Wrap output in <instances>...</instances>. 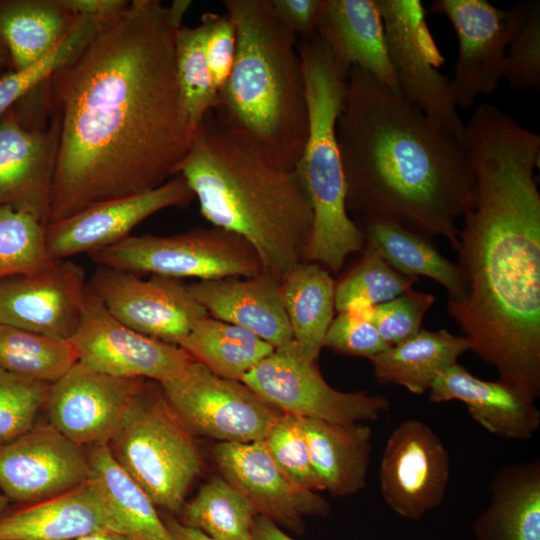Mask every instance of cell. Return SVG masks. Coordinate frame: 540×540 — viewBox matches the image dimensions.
<instances>
[{
  "label": "cell",
  "instance_id": "51",
  "mask_svg": "<svg viewBox=\"0 0 540 540\" xmlns=\"http://www.w3.org/2000/svg\"><path fill=\"white\" fill-rule=\"evenodd\" d=\"M10 61L9 54L0 39V68L5 66Z\"/></svg>",
  "mask_w": 540,
  "mask_h": 540
},
{
  "label": "cell",
  "instance_id": "47",
  "mask_svg": "<svg viewBox=\"0 0 540 540\" xmlns=\"http://www.w3.org/2000/svg\"><path fill=\"white\" fill-rule=\"evenodd\" d=\"M69 12L77 16L104 19L123 10L130 1L126 0H59Z\"/></svg>",
  "mask_w": 540,
  "mask_h": 540
},
{
  "label": "cell",
  "instance_id": "7",
  "mask_svg": "<svg viewBox=\"0 0 540 540\" xmlns=\"http://www.w3.org/2000/svg\"><path fill=\"white\" fill-rule=\"evenodd\" d=\"M107 445L156 506L181 512L202 459L193 435L176 417L159 384L146 381Z\"/></svg>",
  "mask_w": 540,
  "mask_h": 540
},
{
  "label": "cell",
  "instance_id": "21",
  "mask_svg": "<svg viewBox=\"0 0 540 540\" xmlns=\"http://www.w3.org/2000/svg\"><path fill=\"white\" fill-rule=\"evenodd\" d=\"M57 145L55 123L30 129L12 107L0 116V206L27 211L45 225Z\"/></svg>",
  "mask_w": 540,
  "mask_h": 540
},
{
  "label": "cell",
  "instance_id": "8",
  "mask_svg": "<svg viewBox=\"0 0 540 540\" xmlns=\"http://www.w3.org/2000/svg\"><path fill=\"white\" fill-rule=\"evenodd\" d=\"M88 255L98 266L179 280L248 278L263 272L245 239L215 226L173 235H130Z\"/></svg>",
  "mask_w": 540,
  "mask_h": 540
},
{
  "label": "cell",
  "instance_id": "30",
  "mask_svg": "<svg viewBox=\"0 0 540 540\" xmlns=\"http://www.w3.org/2000/svg\"><path fill=\"white\" fill-rule=\"evenodd\" d=\"M75 17L59 0H1L0 39L12 70L24 69L48 55Z\"/></svg>",
  "mask_w": 540,
  "mask_h": 540
},
{
  "label": "cell",
  "instance_id": "50",
  "mask_svg": "<svg viewBox=\"0 0 540 540\" xmlns=\"http://www.w3.org/2000/svg\"><path fill=\"white\" fill-rule=\"evenodd\" d=\"M76 540H132L126 535L116 533V532H100L90 534Z\"/></svg>",
  "mask_w": 540,
  "mask_h": 540
},
{
  "label": "cell",
  "instance_id": "27",
  "mask_svg": "<svg viewBox=\"0 0 540 540\" xmlns=\"http://www.w3.org/2000/svg\"><path fill=\"white\" fill-rule=\"evenodd\" d=\"M313 470L322 490L353 495L366 486L372 429L365 422L333 423L301 418Z\"/></svg>",
  "mask_w": 540,
  "mask_h": 540
},
{
  "label": "cell",
  "instance_id": "13",
  "mask_svg": "<svg viewBox=\"0 0 540 540\" xmlns=\"http://www.w3.org/2000/svg\"><path fill=\"white\" fill-rule=\"evenodd\" d=\"M69 341L78 363L118 378L163 384L180 376L194 361L180 346L141 334L118 321L88 284L83 319Z\"/></svg>",
  "mask_w": 540,
  "mask_h": 540
},
{
  "label": "cell",
  "instance_id": "2",
  "mask_svg": "<svg viewBox=\"0 0 540 540\" xmlns=\"http://www.w3.org/2000/svg\"><path fill=\"white\" fill-rule=\"evenodd\" d=\"M474 195L457 248L467 293L447 302L469 350L528 400L540 395V136L496 106L465 123Z\"/></svg>",
  "mask_w": 540,
  "mask_h": 540
},
{
  "label": "cell",
  "instance_id": "14",
  "mask_svg": "<svg viewBox=\"0 0 540 540\" xmlns=\"http://www.w3.org/2000/svg\"><path fill=\"white\" fill-rule=\"evenodd\" d=\"M107 311L127 327L178 345L194 324L209 316L179 279L98 266L87 281Z\"/></svg>",
  "mask_w": 540,
  "mask_h": 540
},
{
  "label": "cell",
  "instance_id": "52",
  "mask_svg": "<svg viewBox=\"0 0 540 540\" xmlns=\"http://www.w3.org/2000/svg\"><path fill=\"white\" fill-rule=\"evenodd\" d=\"M9 502H10L9 499L3 493L0 492V516L2 515V513L8 506Z\"/></svg>",
  "mask_w": 540,
  "mask_h": 540
},
{
  "label": "cell",
  "instance_id": "26",
  "mask_svg": "<svg viewBox=\"0 0 540 540\" xmlns=\"http://www.w3.org/2000/svg\"><path fill=\"white\" fill-rule=\"evenodd\" d=\"M490 490L473 523L475 540H540L539 458L499 468Z\"/></svg>",
  "mask_w": 540,
  "mask_h": 540
},
{
  "label": "cell",
  "instance_id": "36",
  "mask_svg": "<svg viewBox=\"0 0 540 540\" xmlns=\"http://www.w3.org/2000/svg\"><path fill=\"white\" fill-rule=\"evenodd\" d=\"M45 223L10 205L0 206V281L51 267Z\"/></svg>",
  "mask_w": 540,
  "mask_h": 540
},
{
  "label": "cell",
  "instance_id": "48",
  "mask_svg": "<svg viewBox=\"0 0 540 540\" xmlns=\"http://www.w3.org/2000/svg\"><path fill=\"white\" fill-rule=\"evenodd\" d=\"M252 540H295L288 536L271 519L257 515L252 530Z\"/></svg>",
  "mask_w": 540,
  "mask_h": 540
},
{
  "label": "cell",
  "instance_id": "3",
  "mask_svg": "<svg viewBox=\"0 0 540 540\" xmlns=\"http://www.w3.org/2000/svg\"><path fill=\"white\" fill-rule=\"evenodd\" d=\"M336 135L348 213L397 222L459 245L474 175L465 142L368 72L353 67Z\"/></svg>",
  "mask_w": 540,
  "mask_h": 540
},
{
  "label": "cell",
  "instance_id": "10",
  "mask_svg": "<svg viewBox=\"0 0 540 540\" xmlns=\"http://www.w3.org/2000/svg\"><path fill=\"white\" fill-rule=\"evenodd\" d=\"M315 362L305 358L293 341L275 348L242 382L269 405L301 418L348 424L375 421L389 409L383 395L334 389Z\"/></svg>",
  "mask_w": 540,
  "mask_h": 540
},
{
  "label": "cell",
  "instance_id": "16",
  "mask_svg": "<svg viewBox=\"0 0 540 540\" xmlns=\"http://www.w3.org/2000/svg\"><path fill=\"white\" fill-rule=\"evenodd\" d=\"M145 383L99 373L77 362L49 385L44 403L49 424L82 447L108 444Z\"/></svg>",
  "mask_w": 540,
  "mask_h": 540
},
{
  "label": "cell",
  "instance_id": "40",
  "mask_svg": "<svg viewBox=\"0 0 540 540\" xmlns=\"http://www.w3.org/2000/svg\"><path fill=\"white\" fill-rule=\"evenodd\" d=\"M48 388L49 384L0 368V443L18 437L35 425Z\"/></svg>",
  "mask_w": 540,
  "mask_h": 540
},
{
  "label": "cell",
  "instance_id": "35",
  "mask_svg": "<svg viewBox=\"0 0 540 540\" xmlns=\"http://www.w3.org/2000/svg\"><path fill=\"white\" fill-rule=\"evenodd\" d=\"M77 363L69 340L0 323V368L17 376L52 384Z\"/></svg>",
  "mask_w": 540,
  "mask_h": 540
},
{
  "label": "cell",
  "instance_id": "33",
  "mask_svg": "<svg viewBox=\"0 0 540 540\" xmlns=\"http://www.w3.org/2000/svg\"><path fill=\"white\" fill-rule=\"evenodd\" d=\"M179 346L214 374L236 381L275 349L251 331L210 315L198 320Z\"/></svg>",
  "mask_w": 540,
  "mask_h": 540
},
{
  "label": "cell",
  "instance_id": "37",
  "mask_svg": "<svg viewBox=\"0 0 540 540\" xmlns=\"http://www.w3.org/2000/svg\"><path fill=\"white\" fill-rule=\"evenodd\" d=\"M175 64L179 89L188 117L195 128L217 105L205 50V25L182 26L175 34Z\"/></svg>",
  "mask_w": 540,
  "mask_h": 540
},
{
  "label": "cell",
  "instance_id": "45",
  "mask_svg": "<svg viewBox=\"0 0 540 540\" xmlns=\"http://www.w3.org/2000/svg\"><path fill=\"white\" fill-rule=\"evenodd\" d=\"M205 25V50L213 84L219 92L225 85L236 54V28L232 19L206 12L200 20Z\"/></svg>",
  "mask_w": 540,
  "mask_h": 540
},
{
  "label": "cell",
  "instance_id": "49",
  "mask_svg": "<svg viewBox=\"0 0 540 540\" xmlns=\"http://www.w3.org/2000/svg\"><path fill=\"white\" fill-rule=\"evenodd\" d=\"M165 524L174 540H215L200 530L189 527L176 520H168Z\"/></svg>",
  "mask_w": 540,
  "mask_h": 540
},
{
  "label": "cell",
  "instance_id": "39",
  "mask_svg": "<svg viewBox=\"0 0 540 540\" xmlns=\"http://www.w3.org/2000/svg\"><path fill=\"white\" fill-rule=\"evenodd\" d=\"M100 20L76 15L68 32L48 55L24 69L0 76V116L69 61L92 37Z\"/></svg>",
  "mask_w": 540,
  "mask_h": 540
},
{
  "label": "cell",
  "instance_id": "15",
  "mask_svg": "<svg viewBox=\"0 0 540 540\" xmlns=\"http://www.w3.org/2000/svg\"><path fill=\"white\" fill-rule=\"evenodd\" d=\"M450 479V457L425 422L408 419L388 437L379 482L385 503L398 515L418 520L443 501Z\"/></svg>",
  "mask_w": 540,
  "mask_h": 540
},
{
  "label": "cell",
  "instance_id": "46",
  "mask_svg": "<svg viewBox=\"0 0 540 540\" xmlns=\"http://www.w3.org/2000/svg\"><path fill=\"white\" fill-rule=\"evenodd\" d=\"M281 22L302 41L316 36L322 0H271Z\"/></svg>",
  "mask_w": 540,
  "mask_h": 540
},
{
  "label": "cell",
  "instance_id": "23",
  "mask_svg": "<svg viewBox=\"0 0 540 540\" xmlns=\"http://www.w3.org/2000/svg\"><path fill=\"white\" fill-rule=\"evenodd\" d=\"M100 532L125 535L118 518L89 480L0 517V540H76Z\"/></svg>",
  "mask_w": 540,
  "mask_h": 540
},
{
  "label": "cell",
  "instance_id": "18",
  "mask_svg": "<svg viewBox=\"0 0 540 540\" xmlns=\"http://www.w3.org/2000/svg\"><path fill=\"white\" fill-rule=\"evenodd\" d=\"M87 282L84 269L57 260L51 267L0 281V323L70 340L83 319Z\"/></svg>",
  "mask_w": 540,
  "mask_h": 540
},
{
  "label": "cell",
  "instance_id": "5",
  "mask_svg": "<svg viewBox=\"0 0 540 540\" xmlns=\"http://www.w3.org/2000/svg\"><path fill=\"white\" fill-rule=\"evenodd\" d=\"M222 3L236 28V54L210 113L234 141L275 167L294 170L309 129L297 37L271 0Z\"/></svg>",
  "mask_w": 540,
  "mask_h": 540
},
{
  "label": "cell",
  "instance_id": "9",
  "mask_svg": "<svg viewBox=\"0 0 540 540\" xmlns=\"http://www.w3.org/2000/svg\"><path fill=\"white\" fill-rule=\"evenodd\" d=\"M159 385L192 435L220 442L263 440L283 414L242 381L220 377L195 360L180 376Z\"/></svg>",
  "mask_w": 540,
  "mask_h": 540
},
{
  "label": "cell",
  "instance_id": "38",
  "mask_svg": "<svg viewBox=\"0 0 540 540\" xmlns=\"http://www.w3.org/2000/svg\"><path fill=\"white\" fill-rule=\"evenodd\" d=\"M418 277L400 273L368 247L360 261L335 284V310L375 306L413 288Z\"/></svg>",
  "mask_w": 540,
  "mask_h": 540
},
{
  "label": "cell",
  "instance_id": "19",
  "mask_svg": "<svg viewBox=\"0 0 540 540\" xmlns=\"http://www.w3.org/2000/svg\"><path fill=\"white\" fill-rule=\"evenodd\" d=\"M213 458L222 477L245 496L258 515L292 531L304 529L305 516H326L327 501L298 486L278 465L264 440L219 442Z\"/></svg>",
  "mask_w": 540,
  "mask_h": 540
},
{
  "label": "cell",
  "instance_id": "22",
  "mask_svg": "<svg viewBox=\"0 0 540 540\" xmlns=\"http://www.w3.org/2000/svg\"><path fill=\"white\" fill-rule=\"evenodd\" d=\"M187 286L211 317L247 329L274 348L294 341L281 282L271 275L262 272L248 278L201 280Z\"/></svg>",
  "mask_w": 540,
  "mask_h": 540
},
{
  "label": "cell",
  "instance_id": "44",
  "mask_svg": "<svg viewBox=\"0 0 540 540\" xmlns=\"http://www.w3.org/2000/svg\"><path fill=\"white\" fill-rule=\"evenodd\" d=\"M323 347L370 359L389 346L369 319L351 311H343L333 318L324 337Z\"/></svg>",
  "mask_w": 540,
  "mask_h": 540
},
{
  "label": "cell",
  "instance_id": "17",
  "mask_svg": "<svg viewBox=\"0 0 540 540\" xmlns=\"http://www.w3.org/2000/svg\"><path fill=\"white\" fill-rule=\"evenodd\" d=\"M89 478L88 453L50 424L0 443V492L9 501L37 503Z\"/></svg>",
  "mask_w": 540,
  "mask_h": 540
},
{
  "label": "cell",
  "instance_id": "32",
  "mask_svg": "<svg viewBox=\"0 0 540 540\" xmlns=\"http://www.w3.org/2000/svg\"><path fill=\"white\" fill-rule=\"evenodd\" d=\"M89 478L132 540H174L147 493L121 468L107 444L88 452Z\"/></svg>",
  "mask_w": 540,
  "mask_h": 540
},
{
  "label": "cell",
  "instance_id": "31",
  "mask_svg": "<svg viewBox=\"0 0 540 540\" xmlns=\"http://www.w3.org/2000/svg\"><path fill=\"white\" fill-rule=\"evenodd\" d=\"M335 281L319 264L302 262L281 282L293 340L305 358L316 361L334 318Z\"/></svg>",
  "mask_w": 540,
  "mask_h": 540
},
{
  "label": "cell",
  "instance_id": "12",
  "mask_svg": "<svg viewBox=\"0 0 540 540\" xmlns=\"http://www.w3.org/2000/svg\"><path fill=\"white\" fill-rule=\"evenodd\" d=\"M531 0L500 9L486 0H436L431 10L444 14L458 39L450 79L457 107L467 109L493 93L503 79L508 45L524 23Z\"/></svg>",
  "mask_w": 540,
  "mask_h": 540
},
{
  "label": "cell",
  "instance_id": "34",
  "mask_svg": "<svg viewBox=\"0 0 540 540\" xmlns=\"http://www.w3.org/2000/svg\"><path fill=\"white\" fill-rule=\"evenodd\" d=\"M182 523L215 540H252L255 517L250 501L223 477H213L181 510Z\"/></svg>",
  "mask_w": 540,
  "mask_h": 540
},
{
  "label": "cell",
  "instance_id": "20",
  "mask_svg": "<svg viewBox=\"0 0 540 540\" xmlns=\"http://www.w3.org/2000/svg\"><path fill=\"white\" fill-rule=\"evenodd\" d=\"M194 194L181 174L143 193L90 206L77 214L45 225L48 252L53 260L91 253L130 236L149 216L169 207L183 206Z\"/></svg>",
  "mask_w": 540,
  "mask_h": 540
},
{
  "label": "cell",
  "instance_id": "43",
  "mask_svg": "<svg viewBox=\"0 0 540 540\" xmlns=\"http://www.w3.org/2000/svg\"><path fill=\"white\" fill-rule=\"evenodd\" d=\"M434 301L432 294L412 288L390 301L373 306L370 321L387 346H392L413 337L422 329L423 318Z\"/></svg>",
  "mask_w": 540,
  "mask_h": 540
},
{
  "label": "cell",
  "instance_id": "4",
  "mask_svg": "<svg viewBox=\"0 0 540 540\" xmlns=\"http://www.w3.org/2000/svg\"><path fill=\"white\" fill-rule=\"evenodd\" d=\"M212 226L245 239L280 282L305 260L313 210L296 169L275 167L230 138L211 113L179 167Z\"/></svg>",
  "mask_w": 540,
  "mask_h": 540
},
{
  "label": "cell",
  "instance_id": "41",
  "mask_svg": "<svg viewBox=\"0 0 540 540\" xmlns=\"http://www.w3.org/2000/svg\"><path fill=\"white\" fill-rule=\"evenodd\" d=\"M263 440L274 460L298 486L313 492L322 490L300 417L283 413Z\"/></svg>",
  "mask_w": 540,
  "mask_h": 540
},
{
  "label": "cell",
  "instance_id": "28",
  "mask_svg": "<svg viewBox=\"0 0 540 540\" xmlns=\"http://www.w3.org/2000/svg\"><path fill=\"white\" fill-rule=\"evenodd\" d=\"M356 223L364 234L365 246L395 270L438 282L446 289L448 302L465 297L467 283L459 266L437 250L432 238L386 219L360 218Z\"/></svg>",
  "mask_w": 540,
  "mask_h": 540
},
{
  "label": "cell",
  "instance_id": "25",
  "mask_svg": "<svg viewBox=\"0 0 540 540\" xmlns=\"http://www.w3.org/2000/svg\"><path fill=\"white\" fill-rule=\"evenodd\" d=\"M316 35L340 68H360L400 93L376 0H322Z\"/></svg>",
  "mask_w": 540,
  "mask_h": 540
},
{
  "label": "cell",
  "instance_id": "11",
  "mask_svg": "<svg viewBox=\"0 0 540 540\" xmlns=\"http://www.w3.org/2000/svg\"><path fill=\"white\" fill-rule=\"evenodd\" d=\"M386 47L400 94L464 141L465 124L450 79L439 72L443 58L426 24L419 0H376Z\"/></svg>",
  "mask_w": 540,
  "mask_h": 540
},
{
  "label": "cell",
  "instance_id": "29",
  "mask_svg": "<svg viewBox=\"0 0 540 540\" xmlns=\"http://www.w3.org/2000/svg\"><path fill=\"white\" fill-rule=\"evenodd\" d=\"M469 350L464 336L447 330L421 329L413 337L371 357L374 376L382 385L395 384L415 395L429 390L444 370Z\"/></svg>",
  "mask_w": 540,
  "mask_h": 540
},
{
  "label": "cell",
  "instance_id": "42",
  "mask_svg": "<svg viewBox=\"0 0 540 540\" xmlns=\"http://www.w3.org/2000/svg\"><path fill=\"white\" fill-rule=\"evenodd\" d=\"M503 79L518 91L540 86V1L531 0L527 17L510 41Z\"/></svg>",
  "mask_w": 540,
  "mask_h": 540
},
{
  "label": "cell",
  "instance_id": "1",
  "mask_svg": "<svg viewBox=\"0 0 540 540\" xmlns=\"http://www.w3.org/2000/svg\"><path fill=\"white\" fill-rule=\"evenodd\" d=\"M180 27L161 1H130L44 82L57 128L47 223L179 173L197 129L177 80Z\"/></svg>",
  "mask_w": 540,
  "mask_h": 540
},
{
  "label": "cell",
  "instance_id": "24",
  "mask_svg": "<svg viewBox=\"0 0 540 540\" xmlns=\"http://www.w3.org/2000/svg\"><path fill=\"white\" fill-rule=\"evenodd\" d=\"M434 403L457 400L487 432L504 439L527 441L540 428V411L506 383L475 377L458 362L438 375L429 388Z\"/></svg>",
  "mask_w": 540,
  "mask_h": 540
},
{
  "label": "cell",
  "instance_id": "6",
  "mask_svg": "<svg viewBox=\"0 0 540 540\" xmlns=\"http://www.w3.org/2000/svg\"><path fill=\"white\" fill-rule=\"evenodd\" d=\"M298 51L306 84L309 129L296 170L314 218L304 262L338 272L350 255L365 247L364 234L346 208V183L336 135L348 73L317 35L298 43Z\"/></svg>",
  "mask_w": 540,
  "mask_h": 540
}]
</instances>
